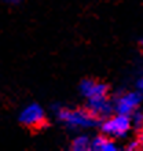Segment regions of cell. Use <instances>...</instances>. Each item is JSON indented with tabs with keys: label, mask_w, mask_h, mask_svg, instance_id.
<instances>
[{
	"label": "cell",
	"mask_w": 143,
	"mask_h": 151,
	"mask_svg": "<svg viewBox=\"0 0 143 151\" xmlns=\"http://www.w3.org/2000/svg\"><path fill=\"white\" fill-rule=\"evenodd\" d=\"M136 87H138V91H139L140 93H143V77L138 80V83H136Z\"/></svg>",
	"instance_id": "8fae6325"
},
{
	"label": "cell",
	"mask_w": 143,
	"mask_h": 151,
	"mask_svg": "<svg viewBox=\"0 0 143 151\" xmlns=\"http://www.w3.org/2000/svg\"><path fill=\"white\" fill-rule=\"evenodd\" d=\"M131 127H132L131 117L127 114L117 113L114 117L105 119L102 125H100V131H102L103 135L109 136V137L120 139V137H125L128 135Z\"/></svg>",
	"instance_id": "7a4b0ae2"
},
{
	"label": "cell",
	"mask_w": 143,
	"mask_h": 151,
	"mask_svg": "<svg viewBox=\"0 0 143 151\" xmlns=\"http://www.w3.org/2000/svg\"><path fill=\"white\" fill-rule=\"evenodd\" d=\"M80 92L88 99L94 98H100V96H107V85L99 81L94 80H84L80 84Z\"/></svg>",
	"instance_id": "8992f818"
},
{
	"label": "cell",
	"mask_w": 143,
	"mask_h": 151,
	"mask_svg": "<svg viewBox=\"0 0 143 151\" xmlns=\"http://www.w3.org/2000/svg\"><path fill=\"white\" fill-rule=\"evenodd\" d=\"M140 147V143L138 142V140H135V142H131V143L127 146L128 150H136V148H139Z\"/></svg>",
	"instance_id": "30bf717a"
},
{
	"label": "cell",
	"mask_w": 143,
	"mask_h": 151,
	"mask_svg": "<svg viewBox=\"0 0 143 151\" xmlns=\"http://www.w3.org/2000/svg\"><path fill=\"white\" fill-rule=\"evenodd\" d=\"M44 119H46L44 110L37 103H30L28 106H25L20 113L21 124H24L25 127H29V128L40 127L44 122Z\"/></svg>",
	"instance_id": "277c9868"
},
{
	"label": "cell",
	"mask_w": 143,
	"mask_h": 151,
	"mask_svg": "<svg viewBox=\"0 0 143 151\" xmlns=\"http://www.w3.org/2000/svg\"><path fill=\"white\" fill-rule=\"evenodd\" d=\"M129 117H131V121L134 125H136V127H143V111H140V110L136 109Z\"/></svg>",
	"instance_id": "9c48e42d"
},
{
	"label": "cell",
	"mask_w": 143,
	"mask_h": 151,
	"mask_svg": "<svg viewBox=\"0 0 143 151\" xmlns=\"http://www.w3.org/2000/svg\"><path fill=\"white\" fill-rule=\"evenodd\" d=\"M114 104L107 99V96L88 99V111L94 114L96 118H105L113 113Z\"/></svg>",
	"instance_id": "5b68a950"
},
{
	"label": "cell",
	"mask_w": 143,
	"mask_h": 151,
	"mask_svg": "<svg viewBox=\"0 0 143 151\" xmlns=\"http://www.w3.org/2000/svg\"><path fill=\"white\" fill-rule=\"evenodd\" d=\"M117 144L111 139H109V136H98L94 140H91V150L96 151H116L117 150Z\"/></svg>",
	"instance_id": "52a82bcc"
},
{
	"label": "cell",
	"mask_w": 143,
	"mask_h": 151,
	"mask_svg": "<svg viewBox=\"0 0 143 151\" xmlns=\"http://www.w3.org/2000/svg\"><path fill=\"white\" fill-rule=\"evenodd\" d=\"M142 47H143V43H142Z\"/></svg>",
	"instance_id": "4fadbf2b"
},
{
	"label": "cell",
	"mask_w": 143,
	"mask_h": 151,
	"mask_svg": "<svg viewBox=\"0 0 143 151\" xmlns=\"http://www.w3.org/2000/svg\"><path fill=\"white\" fill-rule=\"evenodd\" d=\"M139 143H140V146L143 147V133L140 135V139H139Z\"/></svg>",
	"instance_id": "7c38bea8"
},
{
	"label": "cell",
	"mask_w": 143,
	"mask_h": 151,
	"mask_svg": "<svg viewBox=\"0 0 143 151\" xmlns=\"http://www.w3.org/2000/svg\"><path fill=\"white\" fill-rule=\"evenodd\" d=\"M142 102V93L140 92H125L123 95H120L114 102V110L120 114L131 115L139 107Z\"/></svg>",
	"instance_id": "3957f363"
},
{
	"label": "cell",
	"mask_w": 143,
	"mask_h": 151,
	"mask_svg": "<svg viewBox=\"0 0 143 151\" xmlns=\"http://www.w3.org/2000/svg\"><path fill=\"white\" fill-rule=\"evenodd\" d=\"M72 148L76 151H85V150H91V140L90 137L85 135H80L77 136L73 143H72Z\"/></svg>",
	"instance_id": "ba28073f"
},
{
	"label": "cell",
	"mask_w": 143,
	"mask_h": 151,
	"mask_svg": "<svg viewBox=\"0 0 143 151\" xmlns=\"http://www.w3.org/2000/svg\"><path fill=\"white\" fill-rule=\"evenodd\" d=\"M56 115L69 128H74V129H87V128L95 127L98 124L95 115L87 110H80V109H74V110L59 109L56 111Z\"/></svg>",
	"instance_id": "6da1fadb"
}]
</instances>
